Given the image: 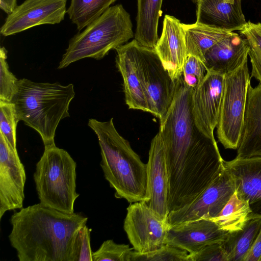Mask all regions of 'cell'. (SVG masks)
Instances as JSON below:
<instances>
[{
	"instance_id": "obj_1",
	"label": "cell",
	"mask_w": 261,
	"mask_h": 261,
	"mask_svg": "<svg viewBox=\"0 0 261 261\" xmlns=\"http://www.w3.org/2000/svg\"><path fill=\"white\" fill-rule=\"evenodd\" d=\"M175 83L172 102L159 132L166 153L169 213L193 202L224 168L215 139L204 134L195 123L194 89L182 76Z\"/></svg>"
},
{
	"instance_id": "obj_2",
	"label": "cell",
	"mask_w": 261,
	"mask_h": 261,
	"mask_svg": "<svg viewBox=\"0 0 261 261\" xmlns=\"http://www.w3.org/2000/svg\"><path fill=\"white\" fill-rule=\"evenodd\" d=\"M88 217L67 214L40 203L11 217L8 238L19 261H77L80 231Z\"/></svg>"
},
{
	"instance_id": "obj_3",
	"label": "cell",
	"mask_w": 261,
	"mask_h": 261,
	"mask_svg": "<svg viewBox=\"0 0 261 261\" xmlns=\"http://www.w3.org/2000/svg\"><path fill=\"white\" fill-rule=\"evenodd\" d=\"M113 118L102 122L90 119L88 125L96 135L100 148V166L117 198L129 203L147 202V164L116 130Z\"/></svg>"
},
{
	"instance_id": "obj_4",
	"label": "cell",
	"mask_w": 261,
	"mask_h": 261,
	"mask_svg": "<svg viewBox=\"0 0 261 261\" xmlns=\"http://www.w3.org/2000/svg\"><path fill=\"white\" fill-rule=\"evenodd\" d=\"M75 96L72 84L63 86L19 80L12 99L19 121L34 129L41 136L44 148L55 145L57 126L70 116L69 105Z\"/></svg>"
},
{
	"instance_id": "obj_5",
	"label": "cell",
	"mask_w": 261,
	"mask_h": 261,
	"mask_svg": "<svg viewBox=\"0 0 261 261\" xmlns=\"http://www.w3.org/2000/svg\"><path fill=\"white\" fill-rule=\"evenodd\" d=\"M129 14L121 5L110 7L81 33L75 35L58 69L86 58L100 60L134 37Z\"/></svg>"
},
{
	"instance_id": "obj_6",
	"label": "cell",
	"mask_w": 261,
	"mask_h": 261,
	"mask_svg": "<svg viewBox=\"0 0 261 261\" xmlns=\"http://www.w3.org/2000/svg\"><path fill=\"white\" fill-rule=\"evenodd\" d=\"M76 163L55 145L45 148L36 164L34 180L40 203L67 214L74 213Z\"/></svg>"
},
{
	"instance_id": "obj_7",
	"label": "cell",
	"mask_w": 261,
	"mask_h": 261,
	"mask_svg": "<svg viewBox=\"0 0 261 261\" xmlns=\"http://www.w3.org/2000/svg\"><path fill=\"white\" fill-rule=\"evenodd\" d=\"M251 79L248 59L236 70L224 75L216 127L218 140L225 149H237L239 147Z\"/></svg>"
},
{
	"instance_id": "obj_8",
	"label": "cell",
	"mask_w": 261,
	"mask_h": 261,
	"mask_svg": "<svg viewBox=\"0 0 261 261\" xmlns=\"http://www.w3.org/2000/svg\"><path fill=\"white\" fill-rule=\"evenodd\" d=\"M138 56L149 113L161 122L172 102L176 83L164 68L154 48L139 43Z\"/></svg>"
},
{
	"instance_id": "obj_9",
	"label": "cell",
	"mask_w": 261,
	"mask_h": 261,
	"mask_svg": "<svg viewBox=\"0 0 261 261\" xmlns=\"http://www.w3.org/2000/svg\"><path fill=\"white\" fill-rule=\"evenodd\" d=\"M123 227L134 250L144 253L167 244L170 227L146 202L138 201L127 207Z\"/></svg>"
},
{
	"instance_id": "obj_10",
	"label": "cell",
	"mask_w": 261,
	"mask_h": 261,
	"mask_svg": "<svg viewBox=\"0 0 261 261\" xmlns=\"http://www.w3.org/2000/svg\"><path fill=\"white\" fill-rule=\"evenodd\" d=\"M234 192L233 179L224 167L193 202L169 213L167 218L169 227L198 219L216 217Z\"/></svg>"
},
{
	"instance_id": "obj_11",
	"label": "cell",
	"mask_w": 261,
	"mask_h": 261,
	"mask_svg": "<svg viewBox=\"0 0 261 261\" xmlns=\"http://www.w3.org/2000/svg\"><path fill=\"white\" fill-rule=\"evenodd\" d=\"M25 181L17 150L0 133V219L6 212L23 207Z\"/></svg>"
},
{
	"instance_id": "obj_12",
	"label": "cell",
	"mask_w": 261,
	"mask_h": 261,
	"mask_svg": "<svg viewBox=\"0 0 261 261\" xmlns=\"http://www.w3.org/2000/svg\"><path fill=\"white\" fill-rule=\"evenodd\" d=\"M67 0H25L8 15L1 35L8 36L35 26L60 23L67 13Z\"/></svg>"
},
{
	"instance_id": "obj_13",
	"label": "cell",
	"mask_w": 261,
	"mask_h": 261,
	"mask_svg": "<svg viewBox=\"0 0 261 261\" xmlns=\"http://www.w3.org/2000/svg\"><path fill=\"white\" fill-rule=\"evenodd\" d=\"M224 75L212 70L207 73L200 84L193 89L192 113L195 123L205 135L215 138L222 100Z\"/></svg>"
},
{
	"instance_id": "obj_14",
	"label": "cell",
	"mask_w": 261,
	"mask_h": 261,
	"mask_svg": "<svg viewBox=\"0 0 261 261\" xmlns=\"http://www.w3.org/2000/svg\"><path fill=\"white\" fill-rule=\"evenodd\" d=\"M146 164L149 198L146 203L160 218L167 221L168 173L165 147L159 133L151 140Z\"/></svg>"
},
{
	"instance_id": "obj_15",
	"label": "cell",
	"mask_w": 261,
	"mask_h": 261,
	"mask_svg": "<svg viewBox=\"0 0 261 261\" xmlns=\"http://www.w3.org/2000/svg\"><path fill=\"white\" fill-rule=\"evenodd\" d=\"M238 197L248 202L253 215L261 217V156L224 160Z\"/></svg>"
},
{
	"instance_id": "obj_16",
	"label": "cell",
	"mask_w": 261,
	"mask_h": 261,
	"mask_svg": "<svg viewBox=\"0 0 261 261\" xmlns=\"http://www.w3.org/2000/svg\"><path fill=\"white\" fill-rule=\"evenodd\" d=\"M229 233L213 220L200 219L169 227L167 244L194 253L206 245L225 240Z\"/></svg>"
},
{
	"instance_id": "obj_17",
	"label": "cell",
	"mask_w": 261,
	"mask_h": 261,
	"mask_svg": "<svg viewBox=\"0 0 261 261\" xmlns=\"http://www.w3.org/2000/svg\"><path fill=\"white\" fill-rule=\"evenodd\" d=\"M138 45L134 39L116 48V64L123 79L125 101L128 108L149 112L139 67Z\"/></svg>"
},
{
	"instance_id": "obj_18",
	"label": "cell",
	"mask_w": 261,
	"mask_h": 261,
	"mask_svg": "<svg viewBox=\"0 0 261 261\" xmlns=\"http://www.w3.org/2000/svg\"><path fill=\"white\" fill-rule=\"evenodd\" d=\"M154 49L172 80L178 81L182 76L188 55L182 23L176 18L165 16L162 33Z\"/></svg>"
},
{
	"instance_id": "obj_19",
	"label": "cell",
	"mask_w": 261,
	"mask_h": 261,
	"mask_svg": "<svg viewBox=\"0 0 261 261\" xmlns=\"http://www.w3.org/2000/svg\"><path fill=\"white\" fill-rule=\"evenodd\" d=\"M247 39L238 34L225 38L210 48L204 55L207 69L225 74L236 70L248 59Z\"/></svg>"
},
{
	"instance_id": "obj_20",
	"label": "cell",
	"mask_w": 261,
	"mask_h": 261,
	"mask_svg": "<svg viewBox=\"0 0 261 261\" xmlns=\"http://www.w3.org/2000/svg\"><path fill=\"white\" fill-rule=\"evenodd\" d=\"M196 22L231 31H240L247 21L241 0H200L197 2Z\"/></svg>"
},
{
	"instance_id": "obj_21",
	"label": "cell",
	"mask_w": 261,
	"mask_h": 261,
	"mask_svg": "<svg viewBox=\"0 0 261 261\" xmlns=\"http://www.w3.org/2000/svg\"><path fill=\"white\" fill-rule=\"evenodd\" d=\"M261 156V84L250 86L244 125L238 148V158Z\"/></svg>"
},
{
	"instance_id": "obj_22",
	"label": "cell",
	"mask_w": 261,
	"mask_h": 261,
	"mask_svg": "<svg viewBox=\"0 0 261 261\" xmlns=\"http://www.w3.org/2000/svg\"><path fill=\"white\" fill-rule=\"evenodd\" d=\"M182 26L187 55L196 56L203 62L204 55L210 48L236 33L197 22L191 24L182 23Z\"/></svg>"
},
{
	"instance_id": "obj_23",
	"label": "cell",
	"mask_w": 261,
	"mask_h": 261,
	"mask_svg": "<svg viewBox=\"0 0 261 261\" xmlns=\"http://www.w3.org/2000/svg\"><path fill=\"white\" fill-rule=\"evenodd\" d=\"M163 0H138L137 27L134 37L143 46L154 48L159 40L158 25Z\"/></svg>"
},
{
	"instance_id": "obj_24",
	"label": "cell",
	"mask_w": 261,
	"mask_h": 261,
	"mask_svg": "<svg viewBox=\"0 0 261 261\" xmlns=\"http://www.w3.org/2000/svg\"><path fill=\"white\" fill-rule=\"evenodd\" d=\"M261 229V217L248 220L243 229L229 232L222 242L228 261H244Z\"/></svg>"
},
{
	"instance_id": "obj_25",
	"label": "cell",
	"mask_w": 261,
	"mask_h": 261,
	"mask_svg": "<svg viewBox=\"0 0 261 261\" xmlns=\"http://www.w3.org/2000/svg\"><path fill=\"white\" fill-rule=\"evenodd\" d=\"M255 217L248 202L239 198L235 191L220 213L210 220L221 229L232 232L243 229L248 220Z\"/></svg>"
},
{
	"instance_id": "obj_26",
	"label": "cell",
	"mask_w": 261,
	"mask_h": 261,
	"mask_svg": "<svg viewBox=\"0 0 261 261\" xmlns=\"http://www.w3.org/2000/svg\"><path fill=\"white\" fill-rule=\"evenodd\" d=\"M116 0H71L67 13L81 31L99 17Z\"/></svg>"
},
{
	"instance_id": "obj_27",
	"label": "cell",
	"mask_w": 261,
	"mask_h": 261,
	"mask_svg": "<svg viewBox=\"0 0 261 261\" xmlns=\"http://www.w3.org/2000/svg\"><path fill=\"white\" fill-rule=\"evenodd\" d=\"M239 31L248 42V56L251 65V77H254L261 84V22L253 23L249 21Z\"/></svg>"
},
{
	"instance_id": "obj_28",
	"label": "cell",
	"mask_w": 261,
	"mask_h": 261,
	"mask_svg": "<svg viewBox=\"0 0 261 261\" xmlns=\"http://www.w3.org/2000/svg\"><path fill=\"white\" fill-rule=\"evenodd\" d=\"M188 252L166 244L160 248L144 253L133 251L131 261H188Z\"/></svg>"
},
{
	"instance_id": "obj_29",
	"label": "cell",
	"mask_w": 261,
	"mask_h": 261,
	"mask_svg": "<svg viewBox=\"0 0 261 261\" xmlns=\"http://www.w3.org/2000/svg\"><path fill=\"white\" fill-rule=\"evenodd\" d=\"M134 250L129 245L117 244L112 240H108L93 252V261H131Z\"/></svg>"
},
{
	"instance_id": "obj_30",
	"label": "cell",
	"mask_w": 261,
	"mask_h": 261,
	"mask_svg": "<svg viewBox=\"0 0 261 261\" xmlns=\"http://www.w3.org/2000/svg\"><path fill=\"white\" fill-rule=\"evenodd\" d=\"M18 121L13 103L0 101V133L15 150H17L16 127Z\"/></svg>"
},
{
	"instance_id": "obj_31",
	"label": "cell",
	"mask_w": 261,
	"mask_h": 261,
	"mask_svg": "<svg viewBox=\"0 0 261 261\" xmlns=\"http://www.w3.org/2000/svg\"><path fill=\"white\" fill-rule=\"evenodd\" d=\"M7 51L0 48V101L11 102L17 89L18 80L10 71L6 59Z\"/></svg>"
},
{
	"instance_id": "obj_32",
	"label": "cell",
	"mask_w": 261,
	"mask_h": 261,
	"mask_svg": "<svg viewBox=\"0 0 261 261\" xmlns=\"http://www.w3.org/2000/svg\"><path fill=\"white\" fill-rule=\"evenodd\" d=\"M207 72L204 62L199 58L188 55L182 70V77L185 84L193 89L202 82Z\"/></svg>"
},
{
	"instance_id": "obj_33",
	"label": "cell",
	"mask_w": 261,
	"mask_h": 261,
	"mask_svg": "<svg viewBox=\"0 0 261 261\" xmlns=\"http://www.w3.org/2000/svg\"><path fill=\"white\" fill-rule=\"evenodd\" d=\"M222 242L209 244L195 253H189L188 261H228Z\"/></svg>"
},
{
	"instance_id": "obj_34",
	"label": "cell",
	"mask_w": 261,
	"mask_h": 261,
	"mask_svg": "<svg viewBox=\"0 0 261 261\" xmlns=\"http://www.w3.org/2000/svg\"><path fill=\"white\" fill-rule=\"evenodd\" d=\"M91 229L85 225L80 231V250L77 261H93L90 244Z\"/></svg>"
},
{
	"instance_id": "obj_35",
	"label": "cell",
	"mask_w": 261,
	"mask_h": 261,
	"mask_svg": "<svg viewBox=\"0 0 261 261\" xmlns=\"http://www.w3.org/2000/svg\"><path fill=\"white\" fill-rule=\"evenodd\" d=\"M244 261H261V229Z\"/></svg>"
},
{
	"instance_id": "obj_36",
	"label": "cell",
	"mask_w": 261,
	"mask_h": 261,
	"mask_svg": "<svg viewBox=\"0 0 261 261\" xmlns=\"http://www.w3.org/2000/svg\"><path fill=\"white\" fill-rule=\"evenodd\" d=\"M17 6V0H0V8L8 15L11 14Z\"/></svg>"
},
{
	"instance_id": "obj_37",
	"label": "cell",
	"mask_w": 261,
	"mask_h": 261,
	"mask_svg": "<svg viewBox=\"0 0 261 261\" xmlns=\"http://www.w3.org/2000/svg\"><path fill=\"white\" fill-rule=\"evenodd\" d=\"M235 0H225V1L226 2H229V3H232Z\"/></svg>"
},
{
	"instance_id": "obj_38",
	"label": "cell",
	"mask_w": 261,
	"mask_h": 261,
	"mask_svg": "<svg viewBox=\"0 0 261 261\" xmlns=\"http://www.w3.org/2000/svg\"><path fill=\"white\" fill-rule=\"evenodd\" d=\"M195 1H197V2H199L200 0H195Z\"/></svg>"
}]
</instances>
